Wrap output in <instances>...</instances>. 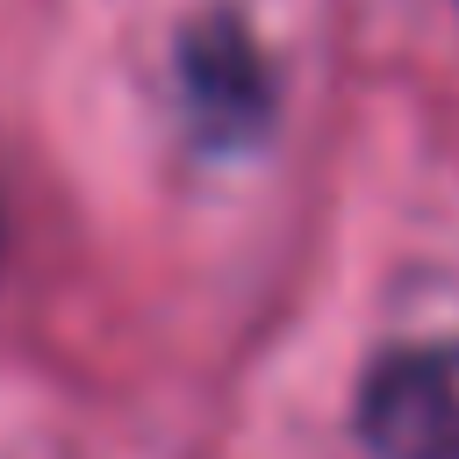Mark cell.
Wrapping results in <instances>:
<instances>
[{
	"label": "cell",
	"mask_w": 459,
	"mask_h": 459,
	"mask_svg": "<svg viewBox=\"0 0 459 459\" xmlns=\"http://www.w3.org/2000/svg\"><path fill=\"white\" fill-rule=\"evenodd\" d=\"M359 437L373 459H459V344H394L359 380Z\"/></svg>",
	"instance_id": "obj_1"
},
{
	"label": "cell",
	"mask_w": 459,
	"mask_h": 459,
	"mask_svg": "<svg viewBox=\"0 0 459 459\" xmlns=\"http://www.w3.org/2000/svg\"><path fill=\"white\" fill-rule=\"evenodd\" d=\"M179 93L186 115L208 143H251L265 129L273 86H265V50L237 14H201L179 36Z\"/></svg>",
	"instance_id": "obj_2"
},
{
	"label": "cell",
	"mask_w": 459,
	"mask_h": 459,
	"mask_svg": "<svg viewBox=\"0 0 459 459\" xmlns=\"http://www.w3.org/2000/svg\"><path fill=\"white\" fill-rule=\"evenodd\" d=\"M0 251H7V222H0Z\"/></svg>",
	"instance_id": "obj_3"
}]
</instances>
